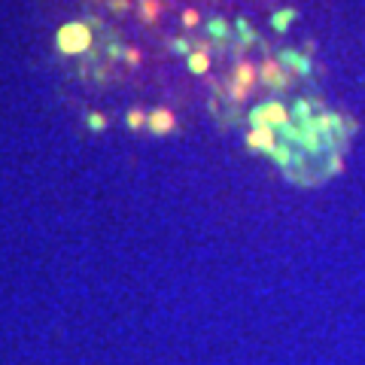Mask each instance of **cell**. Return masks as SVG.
<instances>
[{
  "mask_svg": "<svg viewBox=\"0 0 365 365\" xmlns=\"http://www.w3.org/2000/svg\"><path fill=\"white\" fill-rule=\"evenodd\" d=\"M171 52H177V55H192L195 52V49L192 46H189V40H171Z\"/></svg>",
  "mask_w": 365,
  "mask_h": 365,
  "instance_id": "17",
  "label": "cell"
},
{
  "mask_svg": "<svg viewBox=\"0 0 365 365\" xmlns=\"http://www.w3.org/2000/svg\"><path fill=\"white\" fill-rule=\"evenodd\" d=\"M238 28H240V34H244V36H240V43H244V46H253V43H255V31H253V28L247 25V21H238Z\"/></svg>",
  "mask_w": 365,
  "mask_h": 365,
  "instance_id": "16",
  "label": "cell"
},
{
  "mask_svg": "<svg viewBox=\"0 0 365 365\" xmlns=\"http://www.w3.org/2000/svg\"><path fill=\"white\" fill-rule=\"evenodd\" d=\"M107 52H110V58H119V55H125V49H122L119 43H110V46H107Z\"/></svg>",
  "mask_w": 365,
  "mask_h": 365,
  "instance_id": "21",
  "label": "cell"
},
{
  "mask_svg": "<svg viewBox=\"0 0 365 365\" xmlns=\"http://www.w3.org/2000/svg\"><path fill=\"white\" fill-rule=\"evenodd\" d=\"M207 31H210V36H216L222 46H225V40H229V34H231V31H229V21H225V19H210Z\"/></svg>",
  "mask_w": 365,
  "mask_h": 365,
  "instance_id": "11",
  "label": "cell"
},
{
  "mask_svg": "<svg viewBox=\"0 0 365 365\" xmlns=\"http://www.w3.org/2000/svg\"><path fill=\"white\" fill-rule=\"evenodd\" d=\"M146 119H149V116H143V110H137V107H131L128 113H125V122H128V128H131V131L143 128V125H146Z\"/></svg>",
  "mask_w": 365,
  "mask_h": 365,
  "instance_id": "12",
  "label": "cell"
},
{
  "mask_svg": "<svg viewBox=\"0 0 365 365\" xmlns=\"http://www.w3.org/2000/svg\"><path fill=\"white\" fill-rule=\"evenodd\" d=\"M292 110H295V116L302 119V125H308V122H313V116H311V104H308V101H295V104H292Z\"/></svg>",
  "mask_w": 365,
  "mask_h": 365,
  "instance_id": "13",
  "label": "cell"
},
{
  "mask_svg": "<svg viewBox=\"0 0 365 365\" xmlns=\"http://www.w3.org/2000/svg\"><path fill=\"white\" fill-rule=\"evenodd\" d=\"M277 61H280L283 67H289L292 73H298V76H308L311 73V61L302 52H295V49H283V52L277 55Z\"/></svg>",
  "mask_w": 365,
  "mask_h": 365,
  "instance_id": "5",
  "label": "cell"
},
{
  "mask_svg": "<svg viewBox=\"0 0 365 365\" xmlns=\"http://www.w3.org/2000/svg\"><path fill=\"white\" fill-rule=\"evenodd\" d=\"M265 110V119L271 128H286L289 125V110L280 104V101H268V104H262Z\"/></svg>",
  "mask_w": 365,
  "mask_h": 365,
  "instance_id": "6",
  "label": "cell"
},
{
  "mask_svg": "<svg viewBox=\"0 0 365 365\" xmlns=\"http://www.w3.org/2000/svg\"><path fill=\"white\" fill-rule=\"evenodd\" d=\"M180 21H182V25H186V28H195V25H198V21H201V16H198V10H182Z\"/></svg>",
  "mask_w": 365,
  "mask_h": 365,
  "instance_id": "19",
  "label": "cell"
},
{
  "mask_svg": "<svg viewBox=\"0 0 365 365\" xmlns=\"http://www.w3.org/2000/svg\"><path fill=\"white\" fill-rule=\"evenodd\" d=\"M162 0H137V16H140L143 25H156L162 19Z\"/></svg>",
  "mask_w": 365,
  "mask_h": 365,
  "instance_id": "8",
  "label": "cell"
},
{
  "mask_svg": "<svg viewBox=\"0 0 365 365\" xmlns=\"http://www.w3.org/2000/svg\"><path fill=\"white\" fill-rule=\"evenodd\" d=\"M186 67L192 70V73H198V76H201V73H207L210 70V52H204V49H195V52L186 58Z\"/></svg>",
  "mask_w": 365,
  "mask_h": 365,
  "instance_id": "9",
  "label": "cell"
},
{
  "mask_svg": "<svg viewBox=\"0 0 365 365\" xmlns=\"http://www.w3.org/2000/svg\"><path fill=\"white\" fill-rule=\"evenodd\" d=\"M295 16H298V12L289 10V6H286V10H277L274 16H271V28H274L277 34H283V31H286V28L292 25V19H295Z\"/></svg>",
  "mask_w": 365,
  "mask_h": 365,
  "instance_id": "10",
  "label": "cell"
},
{
  "mask_svg": "<svg viewBox=\"0 0 365 365\" xmlns=\"http://www.w3.org/2000/svg\"><path fill=\"white\" fill-rule=\"evenodd\" d=\"M259 79L268 85V89H274V92L289 89V83H292V76L280 67V61H277V58H265V61H262V67H259Z\"/></svg>",
  "mask_w": 365,
  "mask_h": 365,
  "instance_id": "2",
  "label": "cell"
},
{
  "mask_svg": "<svg viewBox=\"0 0 365 365\" xmlns=\"http://www.w3.org/2000/svg\"><path fill=\"white\" fill-rule=\"evenodd\" d=\"M247 146L250 149H265L268 156L280 146V137H277V128H271V125H265V128H250L247 131Z\"/></svg>",
  "mask_w": 365,
  "mask_h": 365,
  "instance_id": "3",
  "label": "cell"
},
{
  "mask_svg": "<svg viewBox=\"0 0 365 365\" xmlns=\"http://www.w3.org/2000/svg\"><path fill=\"white\" fill-rule=\"evenodd\" d=\"M146 125H149L152 134H171V131L177 128V119H174V113H171V110L158 107V110H152V113H149Z\"/></svg>",
  "mask_w": 365,
  "mask_h": 365,
  "instance_id": "4",
  "label": "cell"
},
{
  "mask_svg": "<svg viewBox=\"0 0 365 365\" xmlns=\"http://www.w3.org/2000/svg\"><path fill=\"white\" fill-rule=\"evenodd\" d=\"M235 83L244 85L247 92H253V85L259 83V67H255L253 61H238V67H235Z\"/></svg>",
  "mask_w": 365,
  "mask_h": 365,
  "instance_id": "7",
  "label": "cell"
},
{
  "mask_svg": "<svg viewBox=\"0 0 365 365\" xmlns=\"http://www.w3.org/2000/svg\"><path fill=\"white\" fill-rule=\"evenodd\" d=\"M85 122H89L92 131H104L107 128V116L104 113H89V116H85Z\"/></svg>",
  "mask_w": 365,
  "mask_h": 365,
  "instance_id": "15",
  "label": "cell"
},
{
  "mask_svg": "<svg viewBox=\"0 0 365 365\" xmlns=\"http://www.w3.org/2000/svg\"><path fill=\"white\" fill-rule=\"evenodd\" d=\"M107 6L116 12V16H125V12L131 10V0H107Z\"/></svg>",
  "mask_w": 365,
  "mask_h": 365,
  "instance_id": "18",
  "label": "cell"
},
{
  "mask_svg": "<svg viewBox=\"0 0 365 365\" xmlns=\"http://www.w3.org/2000/svg\"><path fill=\"white\" fill-rule=\"evenodd\" d=\"M122 58H125V64H128V67H140V49H125V55H122Z\"/></svg>",
  "mask_w": 365,
  "mask_h": 365,
  "instance_id": "20",
  "label": "cell"
},
{
  "mask_svg": "<svg viewBox=\"0 0 365 365\" xmlns=\"http://www.w3.org/2000/svg\"><path fill=\"white\" fill-rule=\"evenodd\" d=\"M268 119H265V110L262 107H253L250 110V128H265Z\"/></svg>",
  "mask_w": 365,
  "mask_h": 365,
  "instance_id": "14",
  "label": "cell"
},
{
  "mask_svg": "<svg viewBox=\"0 0 365 365\" xmlns=\"http://www.w3.org/2000/svg\"><path fill=\"white\" fill-rule=\"evenodd\" d=\"M92 25H85V21H70V25L58 28V49H61L64 55H83L92 49Z\"/></svg>",
  "mask_w": 365,
  "mask_h": 365,
  "instance_id": "1",
  "label": "cell"
}]
</instances>
